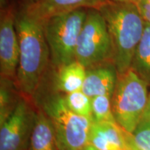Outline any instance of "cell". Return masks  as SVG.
<instances>
[{"mask_svg":"<svg viewBox=\"0 0 150 150\" xmlns=\"http://www.w3.org/2000/svg\"><path fill=\"white\" fill-rule=\"evenodd\" d=\"M15 25L20 47L16 82L22 96L32 100L51 63L43 20L30 14L20 1L16 8Z\"/></svg>","mask_w":150,"mask_h":150,"instance_id":"6da1fadb","label":"cell"},{"mask_svg":"<svg viewBox=\"0 0 150 150\" xmlns=\"http://www.w3.org/2000/svg\"><path fill=\"white\" fill-rule=\"evenodd\" d=\"M111 39L113 63L118 74L131 68L135 52L145 30V21L136 4L107 1L99 8Z\"/></svg>","mask_w":150,"mask_h":150,"instance_id":"7a4b0ae2","label":"cell"},{"mask_svg":"<svg viewBox=\"0 0 150 150\" xmlns=\"http://www.w3.org/2000/svg\"><path fill=\"white\" fill-rule=\"evenodd\" d=\"M147 83L130 68L118 74L111 97L112 110L117 125L132 134L141 121L149 95Z\"/></svg>","mask_w":150,"mask_h":150,"instance_id":"3957f363","label":"cell"},{"mask_svg":"<svg viewBox=\"0 0 150 150\" xmlns=\"http://www.w3.org/2000/svg\"><path fill=\"white\" fill-rule=\"evenodd\" d=\"M87 8H81L43 20L51 64L59 67L76 61L75 50Z\"/></svg>","mask_w":150,"mask_h":150,"instance_id":"277c9868","label":"cell"},{"mask_svg":"<svg viewBox=\"0 0 150 150\" xmlns=\"http://www.w3.org/2000/svg\"><path fill=\"white\" fill-rule=\"evenodd\" d=\"M41 109L53 125L61 150H82L88 144L93 121L71 111L59 93L45 97Z\"/></svg>","mask_w":150,"mask_h":150,"instance_id":"5b68a950","label":"cell"},{"mask_svg":"<svg viewBox=\"0 0 150 150\" xmlns=\"http://www.w3.org/2000/svg\"><path fill=\"white\" fill-rule=\"evenodd\" d=\"M75 59L86 68L113 62L111 39L105 19L99 9L87 8L76 43Z\"/></svg>","mask_w":150,"mask_h":150,"instance_id":"8992f818","label":"cell"},{"mask_svg":"<svg viewBox=\"0 0 150 150\" xmlns=\"http://www.w3.org/2000/svg\"><path fill=\"white\" fill-rule=\"evenodd\" d=\"M22 96L10 116L0 125V150H28L37 110Z\"/></svg>","mask_w":150,"mask_h":150,"instance_id":"52a82bcc","label":"cell"},{"mask_svg":"<svg viewBox=\"0 0 150 150\" xmlns=\"http://www.w3.org/2000/svg\"><path fill=\"white\" fill-rule=\"evenodd\" d=\"M17 6L11 3L0 9V74L1 79H16L20 47L16 20Z\"/></svg>","mask_w":150,"mask_h":150,"instance_id":"ba28073f","label":"cell"},{"mask_svg":"<svg viewBox=\"0 0 150 150\" xmlns=\"http://www.w3.org/2000/svg\"><path fill=\"white\" fill-rule=\"evenodd\" d=\"M117 77V69L112 61L86 68L81 91L91 99L101 95L112 97Z\"/></svg>","mask_w":150,"mask_h":150,"instance_id":"9c48e42d","label":"cell"},{"mask_svg":"<svg viewBox=\"0 0 150 150\" xmlns=\"http://www.w3.org/2000/svg\"><path fill=\"white\" fill-rule=\"evenodd\" d=\"M30 14L44 20L50 17L76 9H99L107 0H21Z\"/></svg>","mask_w":150,"mask_h":150,"instance_id":"30bf717a","label":"cell"},{"mask_svg":"<svg viewBox=\"0 0 150 150\" xmlns=\"http://www.w3.org/2000/svg\"><path fill=\"white\" fill-rule=\"evenodd\" d=\"M28 150H61L53 125L41 108L37 110Z\"/></svg>","mask_w":150,"mask_h":150,"instance_id":"8fae6325","label":"cell"},{"mask_svg":"<svg viewBox=\"0 0 150 150\" xmlns=\"http://www.w3.org/2000/svg\"><path fill=\"white\" fill-rule=\"evenodd\" d=\"M56 68L54 86L57 93L68 94L81 90L86 74V68L81 63L74 61Z\"/></svg>","mask_w":150,"mask_h":150,"instance_id":"7c38bea8","label":"cell"},{"mask_svg":"<svg viewBox=\"0 0 150 150\" xmlns=\"http://www.w3.org/2000/svg\"><path fill=\"white\" fill-rule=\"evenodd\" d=\"M131 69L150 86V24L147 22L143 35L135 52Z\"/></svg>","mask_w":150,"mask_h":150,"instance_id":"4fadbf2b","label":"cell"},{"mask_svg":"<svg viewBox=\"0 0 150 150\" xmlns=\"http://www.w3.org/2000/svg\"><path fill=\"white\" fill-rule=\"evenodd\" d=\"M22 96L16 81L1 79L0 125L12 113Z\"/></svg>","mask_w":150,"mask_h":150,"instance_id":"5bb4252c","label":"cell"},{"mask_svg":"<svg viewBox=\"0 0 150 150\" xmlns=\"http://www.w3.org/2000/svg\"><path fill=\"white\" fill-rule=\"evenodd\" d=\"M65 104L71 111L76 115L87 117L93 121L92 116V99L81 91L65 94Z\"/></svg>","mask_w":150,"mask_h":150,"instance_id":"9a60e30c","label":"cell"},{"mask_svg":"<svg viewBox=\"0 0 150 150\" xmlns=\"http://www.w3.org/2000/svg\"><path fill=\"white\" fill-rule=\"evenodd\" d=\"M92 116L93 122H116L112 110L111 97L101 95L92 99Z\"/></svg>","mask_w":150,"mask_h":150,"instance_id":"2e32d148","label":"cell"},{"mask_svg":"<svg viewBox=\"0 0 150 150\" xmlns=\"http://www.w3.org/2000/svg\"><path fill=\"white\" fill-rule=\"evenodd\" d=\"M125 144L138 150H150V120L141 121L132 134L124 130Z\"/></svg>","mask_w":150,"mask_h":150,"instance_id":"e0dca14e","label":"cell"},{"mask_svg":"<svg viewBox=\"0 0 150 150\" xmlns=\"http://www.w3.org/2000/svg\"><path fill=\"white\" fill-rule=\"evenodd\" d=\"M136 5L145 21L150 24V0H139Z\"/></svg>","mask_w":150,"mask_h":150,"instance_id":"ac0fdd59","label":"cell"},{"mask_svg":"<svg viewBox=\"0 0 150 150\" xmlns=\"http://www.w3.org/2000/svg\"><path fill=\"white\" fill-rule=\"evenodd\" d=\"M144 120H150V93L149 94V97H148L147 107H146L145 112H144L141 120V121Z\"/></svg>","mask_w":150,"mask_h":150,"instance_id":"d6986e66","label":"cell"},{"mask_svg":"<svg viewBox=\"0 0 150 150\" xmlns=\"http://www.w3.org/2000/svg\"><path fill=\"white\" fill-rule=\"evenodd\" d=\"M110 1H116V2H128L136 4L139 0H107Z\"/></svg>","mask_w":150,"mask_h":150,"instance_id":"ffe728a7","label":"cell"},{"mask_svg":"<svg viewBox=\"0 0 150 150\" xmlns=\"http://www.w3.org/2000/svg\"><path fill=\"white\" fill-rule=\"evenodd\" d=\"M127 150H138V149H137L136 147H134V146L127 145Z\"/></svg>","mask_w":150,"mask_h":150,"instance_id":"44dd1931","label":"cell"},{"mask_svg":"<svg viewBox=\"0 0 150 150\" xmlns=\"http://www.w3.org/2000/svg\"><path fill=\"white\" fill-rule=\"evenodd\" d=\"M88 145H86V147H84V148H83V149H82V150H90V149H89V148H88Z\"/></svg>","mask_w":150,"mask_h":150,"instance_id":"7402d4cb","label":"cell"},{"mask_svg":"<svg viewBox=\"0 0 150 150\" xmlns=\"http://www.w3.org/2000/svg\"><path fill=\"white\" fill-rule=\"evenodd\" d=\"M30 1H37V0H30Z\"/></svg>","mask_w":150,"mask_h":150,"instance_id":"603a6c76","label":"cell"},{"mask_svg":"<svg viewBox=\"0 0 150 150\" xmlns=\"http://www.w3.org/2000/svg\"><path fill=\"white\" fill-rule=\"evenodd\" d=\"M119 150H126V149H119Z\"/></svg>","mask_w":150,"mask_h":150,"instance_id":"cb8c5ba5","label":"cell"}]
</instances>
